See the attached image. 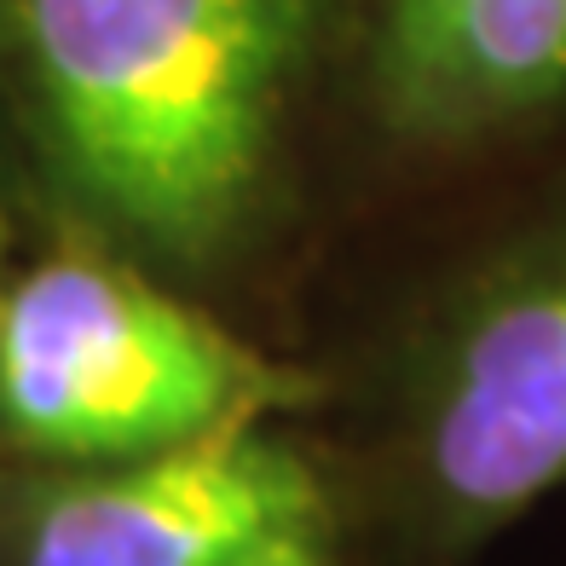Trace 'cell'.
I'll list each match as a JSON object with an SVG mask.
<instances>
[{
	"instance_id": "obj_1",
	"label": "cell",
	"mask_w": 566,
	"mask_h": 566,
	"mask_svg": "<svg viewBox=\"0 0 566 566\" xmlns=\"http://www.w3.org/2000/svg\"><path fill=\"white\" fill-rule=\"evenodd\" d=\"M329 0H0L53 174L122 243L209 261L266 202Z\"/></svg>"
},
{
	"instance_id": "obj_2",
	"label": "cell",
	"mask_w": 566,
	"mask_h": 566,
	"mask_svg": "<svg viewBox=\"0 0 566 566\" xmlns=\"http://www.w3.org/2000/svg\"><path fill=\"white\" fill-rule=\"evenodd\" d=\"M266 399L261 358L134 266L59 254L0 295V428L41 457H150Z\"/></svg>"
},
{
	"instance_id": "obj_3",
	"label": "cell",
	"mask_w": 566,
	"mask_h": 566,
	"mask_svg": "<svg viewBox=\"0 0 566 566\" xmlns=\"http://www.w3.org/2000/svg\"><path fill=\"white\" fill-rule=\"evenodd\" d=\"M422 480L469 537L566 492V168L446 324Z\"/></svg>"
},
{
	"instance_id": "obj_4",
	"label": "cell",
	"mask_w": 566,
	"mask_h": 566,
	"mask_svg": "<svg viewBox=\"0 0 566 566\" xmlns=\"http://www.w3.org/2000/svg\"><path fill=\"white\" fill-rule=\"evenodd\" d=\"M301 526H318L306 462L238 417L53 492L23 566H231Z\"/></svg>"
},
{
	"instance_id": "obj_5",
	"label": "cell",
	"mask_w": 566,
	"mask_h": 566,
	"mask_svg": "<svg viewBox=\"0 0 566 566\" xmlns=\"http://www.w3.org/2000/svg\"><path fill=\"white\" fill-rule=\"evenodd\" d=\"M370 64L422 134L566 127V0H370Z\"/></svg>"
},
{
	"instance_id": "obj_6",
	"label": "cell",
	"mask_w": 566,
	"mask_h": 566,
	"mask_svg": "<svg viewBox=\"0 0 566 566\" xmlns=\"http://www.w3.org/2000/svg\"><path fill=\"white\" fill-rule=\"evenodd\" d=\"M231 566H329V560H324V544H318V526H301V532H283L272 544L249 549Z\"/></svg>"
},
{
	"instance_id": "obj_7",
	"label": "cell",
	"mask_w": 566,
	"mask_h": 566,
	"mask_svg": "<svg viewBox=\"0 0 566 566\" xmlns=\"http://www.w3.org/2000/svg\"><path fill=\"white\" fill-rule=\"evenodd\" d=\"M0 261H7V226H0ZM0 295H7V283H0Z\"/></svg>"
}]
</instances>
